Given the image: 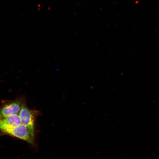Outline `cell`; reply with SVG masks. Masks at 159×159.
<instances>
[{
    "instance_id": "6da1fadb",
    "label": "cell",
    "mask_w": 159,
    "mask_h": 159,
    "mask_svg": "<svg viewBox=\"0 0 159 159\" xmlns=\"http://www.w3.org/2000/svg\"><path fill=\"white\" fill-rule=\"evenodd\" d=\"M39 112L29 109L24 102L19 114L22 124L26 127L34 138V124L36 117L39 114Z\"/></svg>"
},
{
    "instance_id": "7a4b0ae2",
    "label": "cell",
    "mask_w": 159,
    "mask_h": 159,
    "mask_svg": "<svg viewBox=\"0 0 159 159\" xmlns=\"http://www.w3.org/2000/svg\"><path fill=\"white\" fill-rule=\"evenodd\" d=\"M0 131L29 143L32 144L34 142V138L27 128L22 124L15 127L4 128L0 129Z\"/></svg>"
},
{
    "instance_id": "3957f363",
    "label": "cell",
    "mask_w": 159,
    "mask_h": 159,
    "mask_svg": "<svg viewBox=\"0 0 159 159\" xmlns=\"http://www.w3.org/2000/svg\"><path fill=\"white\" fill-rule=\"evenodd\" d=\"M24 102L21 99H18L5 102L0 107V117L19 114Z\"/></svg>"
},
{
    "instance_id": "277c9868",
    "label": "cell",
    "mask_w": 159,
    "mask_h": 159,
    "mask_svg": "<svg viewBox=\"0 0 159 159\" xmlns=\"http://www.w3.org/2000/svg\"><path fill=\"white\" fill-rule=\"evenodd\" d=\"M22 124L19 114H14L0 117V129L18 126Z\"/></svg>"
}]
</instances>
